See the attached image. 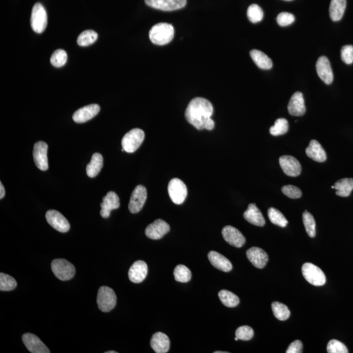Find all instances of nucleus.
<instances>
[{
  "label": "nucleus",
  "mask_w": 353,
  "mask_h": 353,
  "mask_svg": "<svg viewBox=\"0 0 353 353\" xmlns=\"http://www.w3.org/2000/svg\"><path fill=\"white\" fill-rule=\"evenodd\" d=\"M346 4V0H331L329 11L332 20L339 21L342 18L344 15Z\"/></svg>",
  "instance_id": "nucleus-29"
},
{
  "label": "nucleus",
  "mask_w": 353,
  "mask_h": 353,
  "mask_svg": "<svg viewBox=\"0 0 353 353\" xmlns=\"http://www.w3.org/2000/svg\"><path fill=\"white\" fill-rule=\"evenodd\" d=\"M45 217L48 223L56 230L62 233L67 232L69 230L70 224L68 221L60 212L56 210H49L46 213Z\"/></svg>",
  "instance_id": "nucleus-10"
},
{
  "label": "nucleus",
  "mask_w": 353,
  "mask_h": 353,
  "mask_svg": "<svg viewBox=\"0 0 353 353\" xmlns=\"http://www.w3.org/2000/svg\"><path fill=\"white\" fill-rule=\"evenodd\" d=\"M51 268L55 276L61 280L72 279L76 274V268L65 259H55L51 263Z\"/></svg>",
  "instance_id": "nucleus-6"
},
{
  "label": "nucleus",
  "mask_w": 353,
  "mask_h": 353,
  "mask_svg": "<svg viewBox=\"0 0 353 353\" xmlns=\"http://www.w3.org/2000/svg\"><path fill=\"white\" fill-rule=\"evenodd\" d=\"M244 217L249 223L257 226L265 225V219L260 209L254 203H251L244 214Z\"/></svg>",
  "instance_id": "nucleus-23"
},
{
  "label": "nucleus",
  "mask_w": 353,
  "mask_h": 353,
  "mask_svg": "<svg viewBox=\"0 0 353 353\" xmlns=\"http://www.w3.org/2000/svg\"><path fill=\"white\" fill-rule=\"evenodd\" d=\"M223 238L229 244L235 247H242L245 244L244 235L237 228L231 226H226L222 230Z\"/></svg>",
  "instance_id": "nucleus-16"
},
{
  "label": "nucleus",
  "mask_w": 353,
  "mask_h": 353,
  "mask_svg": "<svg viewBox=\"0 0 353 353\" xmlns=\"http://www.w3.org/2000/svg\"><path fill=\"white\" fill-rule=\"evenodd\" d=\"M214 114L211 103L203 98H195L192 100L186 107L185 118L196 129H205L208 122Z\"/></svg>",
  "instance_id": "nucleus-1"
},
{
  "label": "nucleus",
  "mask_w": 353,
  "mask_h": 353,
  "mask_svg": "<svg viewBox=\"0 0 353 353\" xmlns=\"http://www.w3.org/2000/svg\"><path fill=\"white\" fill-rule=\"evenodd\" d=\"M101 211L100 215L103 218H109L112 210L118 209L120 207V201L117 195L114 192L110 191L107 195L103 198L101 203Z\"/></svg>",
  "instance_id": "nucleus-17"
},
{
  "label": "nucleus",
  "mask_w": 353,
  "mask_h": 353,
  "mask_svg": "<svg viewBox=\"0 0 353 353\" xmlns=\"http://www.w3.org/2000/svg\"><path fill=\"white\" fill-rule=\"evenodd\" d=\"M254 336L253 330L249 326L239 327L236 332V337L243 341L251 340Z\"/></svg>",
  "instance_id": "nucleus-41"
},
{
  "label": "nucleus",
  "mask_w": 353,
  "mask_h": 353,
  "mask_svg": "<svg viewBox=\"0 0 353 353\" xmlns=\"http://www.w3.org/2000/svg\"><path fill=\"white\" fill-rule=\"evenodd\" d=\"M327 352L328 353L349 352L346 346L341 341L336 340H332L329 341L327 345Z\"/></svg>",
  "instance_id": "nucleus-42"
},
{
  "label": "nucleus",
  "mask_w": 353,
  "mask_h": 353,
  "mask_svg": "<svg viewBox=\"0 0 353 353\" xmlns=\"http://www.w3.org/2000/svg\"><path fill=\"white\" fill-rule=\"evenodd\" d=\"M22 341L27 349L32 353H50L46 346L34 334L27 333L22 336Z\"/></svg>",
  "instance_id": "nucleus-15"
},
{
  "label": "nucleus",
  "mask_w": 353,
  "mask_h": 353,
  "mask_svg": "<svg viewBox=\"0 0 353 353\" xmlns=\"http://www.w3.org/2000/svg\"><path fill=\"white\" fill-rule=\"evenodd\" d=\"M250 55L257 66L260 67L261 69L268 70L272 68L273 66L272 60L266 54L254 49L250 52Z\"/></svg>",
  "instance_id": "nucleus-27"
},
{
  "label": "nucleus",
  "mask_w": 353,
  "mask_h": 353,
  "mask_svg": "<svg viewBox=\"0 0 353 353\" xmlns=\"http://www.w3.org/2000/svg\"><path fill=\"white\" fill-rule=\"evenodd\" d=\"M98 37L97 33L93 30H86L79 35L78 38H77V43L81 46L92 45L97 40Z\"/></svg>",
  "instance_id": "nucleus-34"
},
{
  "label": "nucleus",
  "mask_w": 353,
  "mask_h": 353,
  "mask_svg": "<svg viewBox=\"0 0 353 353\" xmlns=\"http://www.w3.org/2000/svg\"><path fill=\"white\" fill-rule=\"evenodd\" d=\"M147 197V192L146 187L138 185L135 187L131 196L129 205L130 211L132 214H137L144 207Z\"/></svg>",
  "instance_id": "nucleus-9"
},
{
  "label": "nucleus",
  "mask_w": 353,
  "mask_h": 353,
  "mask_svg": "<svg viewBox=\"0 0 353 353\" xmlns=\"http://www.w3.org/2000/svg\"><path fill=\"white\" fill-rule=\"evenodd\" d=\"M334 189H336V195L341 197H348L353 190V179L345 178L339 180L334 184Z\"/></svg>",
  "instance_id": "nucleus-30"
},
{
  "label": "nucleus",
  "mask_w": 353,
  "mask_h": 353,
  "mask_svg": "<svg viewBox=\"0 0 353 353\" xmlns=\"http://www.w3.org/2000/svg\"><path fill=\"white\" fill-rule=\"evenodd\" d=\"M281 191L285 196L292 199H298L302 195L300 189L293 185L284 186L282 187Z\"/></svg>",
  "instance_id": "nucleus-43"
},
{
  "label": "nucleus",
  "mask_w": 353,
  "mask_h": 353,
  "mask_svg": "<svg viewBox=\"0 0 353 353\" xmlns=\"http://www.w3.org/2000/svg\"><path fill=\"white\" fill-rule=\"evenodd\" d=\"M145 139V133L139 128L131 130L122 139V147L126 153H133L141 146Z\"/></svg>",
  "instance_id": "nucleus-3"
},
{
  "label": "nucleus",
  "mask_w": 353,
  "mask_h": 353,
  "mask_svg": "<svg viewBox=\"0 0 353 353\" xmlns=\"http://www.w3.org/2000/svg\"><path fill=\"white\" fill-rule=\"evenodd\" d=\"M247 258L252 265L257 268L263 269L268 261V255L263 249L259 247H252L246 252Z\"/></svg>",
  "instance_id": "nucleus-20"
},
{
  "label": "nucleus",
  "mask_w": 353,
  "mask_h": 353,
  "mask_svg": "<svg viewBox=\"0 0 353 353\" xmlns=\"http://www.w3.org/2000/svg\"><path fill=\"white\" fill-rule=\"evenodd\" d=\"M98 308L103 312H111L116 303V296L113 289L108 287H102L98 290L97 296Z\"/></svg>",
  "instance_id": "nucleus-4"
},
{
  "label": "nucleus",
  "mask_w": 353,
  "mask_h": 353,
  "mask_svg": "<svg viewBox=\"0 0 353 353\" xmlns=\"http://www.w3.org/2000/svg\"><path fill=\"white\" fill-rule=\"evenodd\" d=\"M341 57L345 64H351L353 63V46H343L341 50Z\"/></svg>",
  "instance_id": "nucleus-44"
},
{
  "label": "nucleus",
  "mask_w": 353,
  "mask_h": 353,
  "mask_svg": "<svg viewBox=\"0 0 353 353\" xmlns=\"http://www.w3.org/2000/svg\"><path fill=\"white\" fill-rule=\"evenodd\" d=\"M48 145L44 142H38L34 145L33 156L36 167L41 171L49 169L48 157Z\"/></svg>",
  "instance_id": "nucleus-11"
},
{
  "label": "nucleus",
  "mask_w": 353,
  "mask_h": 353,
  "mask_svg": "<svg viewBox=\"0 0 353 353\" xmlns=\"http://www.w3.org/2000/svg\"><path fill=\"white\" fill-rule=\"evenodd\" d=\"M106 353H117V352L116 351H113V350H111V351H107Z\"/></svg>",
  "instance_id": "nucleus-48"
},
{
  "label": "nucleus",
  "mask_w": 353,
  "mask_h": 353,
  "mask_svg": "<svg viewBox=\"0 0 353 353\" xmlns=\"http://www.w3.org/2000/svg\"><path fill=\"white\" fill-rule=\"evenodd\" d=\"M174 274L175 280L180 283L190 281L192 277L191 270L185 266L181 265V264L175 267Z\"/></svg>",
  "instance_id": "nucleus-37"
},
{
  "label": "nucleus",
  "mask_w": 353,
  "mask_h": 353,
  "mask_svg": "<svg viewBox=\"0 0 353 353\" xmlns=\"http://www.w3.org/2000/svg\"><path fill=\"white\" fill-rule=\"evenodd\" d=\"M5 195H6V191H5L4 186L2 182L0 183V199H3Z\"/></svg>",
  "instance_id": "nucleus-47"
},
{
  "label": "nucleus",
  "mask_w": 353,
  "mask_h": 353,
  "mask_svg": "<svg viewBox=\"0 0 353 353\" xmlns=\"http://www.w3.org/2000/svg\"><path fill=\"white\" fill-rule=\"evenodd\" d=\"M17 286V283L13 277L6 273H0V290L1 291H11Z\"/></svg>",
  "instance_id": "nucleus-38"
},
{
  "label": "nucleus",
  "mask_w": 353,
  "mask_h": 353,
  "mask_svg": "<svg viewBox=\"0 0 353 353\" xmlns=\"http://www.w3.org/2000/svg\"><path fill=\"white\" fill-rule=\"evenodd\" d=\"M210 263L215 268L224 272H229L232 270V264L225 256L216 251H210L208 254Z\"/></svg>",
  "instance_id": "nucleus-25"
},
{
  "label": "nucleus",
  "mask_w": 353,
  "mask_h": 353,
  "mask_svg": "<svg viewBox=\"0 0 353 353\" xmlns=\"http://www.w3.org/2000/svg\"><path fill=\"white\" fill-rule=\"evenodd\" d=\"M295 20V17L290 13L284 12L279 14L277 17V22L280 27H287L291 25Z\"/></svg>",
  "instance_id": "nucleus-45"
},
{
  "label": "nucleus",
  "mask_w": 353,
  "mask_h": 353,
  "mask_svg": "<svg viewBox=\"0 0 353 353\" xmlns=\"http://www.w3.org/2000/svg\"><path fill=\"white\" fill-rule=\"evenodd\" d=\"M67 55L63 49H57L53 53L51 58V63L56 67H62L67 62Z\"/></svg>",
  "instance_id": "nucleus-40"
},
{
  "label": "nucleus",
  "mask_w": 353,
  "mask_h": 353,
  "mask_svg": "<svg viewBox=\"0 0 353 353\" xmlns=\"http://www.w3.org/2000/svg\"><path fill=\"white\" fill-rule=\"evenodd\" d=\"M303 352V343L300 340H295L289 345L287 353H301Z\"/></svg>",
  "instance_id": "nucleus-46"
},
{
  "label": "nucleus",
  "mask_w": 353,
  "mask_h": 353,
  "mask_svg": "<svg viewBox=\"0 0 353 353\" xmlns=\"http://www.w3.org/2000/svg\"><path fill=\"white\" fill-rule=\"evenodd\" d=\"M302 274L308 283L315 287H321L326 284V276L319 267L312 263H305L302 266Z\"/></svg>",
  "instance_id": "nucleus-7"
},
{
  "label": "nucleus",
  "mask_w": 353,
  "mask_h": 353,
  "mask_svg": "<svg viewBox=\"0 0 353 353\" xmlns=\"http://www.w3.org/2000/svg\"><path fill=\"white\" fill-rule=\"evenodd\" d=\"M219 297L221 302L228 308H235L240 303L239 297L226 290L220 291Z\"/></svg>",
  "instance_id": "nucleus-31"
},
{
  "label": "nucleus",
  "mask_w": 353,
  "mask_h": 353,
  "mask_svg": "<svg viewBox=\"0 0 353 353\" xmlns=\"http://www.w3.org/2000/svg\"><path fill=\"white\" fill-rule=\"evenodd\" d=\"M272 308L273 315L279 321H286L291 315L289 308L284 303L274 301L272 303Z\"/></svg>",
  "instance_id": "nucleus-33"
},
{
  "label": "nucleus",
  "mask_w": 353,
  "mask_h": 353,
  "mask_svg": "<svg viewBox=\"0 0 353 353\" xmlns=\"http://www.w3.org/2000/svg\"><path fill=\"white\" fill-rule=\"evenodd\" d=\"M305 153L308 157L316 162H324L326 160V152L317 140L313 139L310 142Z\"/></svg>",
  "instance_id": "nucleus-26"
},
{
  "label": "nucleus",
  "mask_w": 353,
  "mask_h": 353,
  "mask_svg": "<svg viewBox=\"0 0 353 353\" xmlns=\"http://www.w3.org/2000/svg\"><path fill=\"white\" fill-rule=\"evenodd\" d=\"M151 345L156 353H167L170 349V339L165 334L156 333L151 338Z\"/></svg>",
  "instance_id": "nucleus-24"
},
{
  "label": "nucleus",
  "mask_w": 353,
  "mask_h": 353,
  "mask_svg": "<svg viewBox=\"0 0 353 353\" xmlns=\"http://www.w3.org/2000/svg\"><path fill=\"white\" fill-rule=\"evenodd\" d=\"M147 6L158 10L172 11L183 8L186 0H145Z\"/></svg>",
  "instance_id": "nucleus-12"
},
{
  "label": "nucleus",
  "mask_w": 353,
  "mask_h": 353,
  "mask_svg": "<svg viewBox=\"0 0 353 353\" xmlns=\"http://www.w3.org/2000/svg\"><path fill=\"white\" fill-rule=\"evenodd\" d=\"M100 111V107L98 104L88 105L79 109L75 112L73 120L77 123H84L90 121L97 116Z\"/></svg>",
  "instance_id": "nucleus-18"
},
{
  "label": "nucleus",
  "mask_w": 353,
  "mask_h": 353,
  "mask_svg": "<svg viewBox=\"0 0 353 353\" xmlns=\"http://www.w3.org/2000/svg\"><path fill=\"white\" fill-rule=\"evenodd\" d=\"M289 130V123L286 119L280 118L277 119L275 125L270 129V134L273 136H278L286 134Z\"/></svg>",
  "instance_id": "nucleus-36"
},
{
  "label": "nucleus",
  "mask_w": 353,
  "mask_h": 353,
  "mask_svg": "<svg viewBox=\"0 0 353 353\" xmlns=\"http://www.w3.org/2000/svg\"><path fill=\"white\" fill-rule=\"evenodd\" d=\"M279 164L285 174L290 177H297L301 172L300 163L292 156L285 155L279 158Z\"/></svg>",
  "instance_id": "nucleus-14"
},
{
  "label": "nucleus",
  "mask_w": 353,
  "mask_h": 353,
  "mask_svg": "<svg viewBox=\"0 0 353 353\" xmlns=\"http://www.w3.org/2000/svg\"><path fill=\"white\" fill-rule=\"evenodd\" d=\"M104 158L101 154L95 153L91 158L90 162L86 167V174L88 176L93 178L97 177L103 167Z\"/></svg>",
  "instance_id": "nucleus-28"
},
{
  "label": "nucleus",
  "mask_w": 353,
  "mask_h": 353,
  "mask_svg": "<svg viewBox=\"0 0 353 353\" xmlns=\"http://www.w3.org/2000/svg\"><path fill=\"white\" fill-rule=\"evenodd\" d=\"M171 200L177 205L182 204L186 200L187 187L181 179L174 178L170 181L168 187Z\"/></svg>",
  "instance_id": "nucleus-8"
},
{
  "label": "nucleus",
  "mask_w": 353,
  "mask_h": 353,
  "mask_svg": "<svg viewBox=\"0 0 353 353\" xmlns=\"http://www.w3.org/2000/svg\"><path fill=\"white\" fill-rule=\"evenodd\" d=\"M174 37V27L168 23H158L154 25L149 32L150 40L157 45H167L172 41Z\"/></svg>",
  "instance_id": "nucleus-2"
},
{
  "label": "nucleus",
  "mask_w": 353,
  "mask_h": 353,
  "mask_svg": "<svg viewBox=\"0 0 353 353\" xmlns=\"http://www.w3.org/2000/svg\"><path fill=\"white\" fill-rule=\"evenodd\" d=\"M268 215L270 221L275 225L285 228L288 224V221L285 218L284 215L275 208H270L268 209Z\"/></svg>",
  "instance_id": "nucleus-32"
},
{
  "label": "nucleus",
  "mask_w": 353,
  "mask_h": 353,
  "mask_svg": "<svg viewBox=\"0 0 353 353\" xmlns=\"http://www.w3.org/2000/svg\"><path fill=\"white\" fill-rule=\"evenodd\" d=\"M318 76L326 85L333 83L334 75L331 63L326 57H321L318 59L316 64Z\"/></svg>",
  "instance_id": "nucleus-19"
},
{
  "label": "nucleus",
  "mask_w": 353,
  "mask_h": 353,
  "mask_svg": "<svg viewBox=\"0 0 353 353\" xmlns=\"http://www.w3.org/2000/svg\"><path fill=\"white\" fill-rule=\"evenodd\" d=\"M30 22L35 32L41 34L45 31L48 26V14L43 5L37 3L33 7Z\"/></svg>",
  "instance_id": "nucleus-5"
},
{
  "label": "nucleus",
  "mask_w": 353,
  "mask_h": 353,
  "mask_svg": "<svg viewBox=\"0 0 353 353\" xmlns=\"http://www.w3.org/2000/svg\"><path fill=\"white\" fill-rule=\"evenodd\" d=\"M170 230V225L167 222L162 219H157L147 226L146 234L151 240H157L162 238Z\"/></svg>",
  "instance_id": "nucleus-13"
},
{
  "label": "nucleus",
  "mask_w": 353,
  "mask_h": 353,
  "mask_svg": "<svg viewBox=\"0 0 353 353\" xmlns=\"http://www.w3.org/2000/svg\"><path fill=\"white\" fill-rule=\"evenodd\" d=\"M303 223L304 224L306 232L310 238H314L316 235V223L313 215L307 211L303 213Z\"/></svg>",
  "instance_id": "nucleus-35"
},
{
  "label": "nucleus",
  "mask_w": 353,
  "mask_h": 353,
  "mask_svg": "<svg viewBox=\"0 0 353 353\" xmlns=\"http://www.w3.org/2000/svg\"><path fill=\"white\" fill-rule=\"evenodd\" d=\"M247 16L252 23H258L263 20L264 12L260 6L252 4L247 9Z\"/></svg>",
  "instance_id": "nucleus-39"
},
{
  "label": "nucleus",
  "mask_w": 353,
  "mask_h": 353,
  "mask_svg": "<svg viewBox=\"0 0 353 353\" xmlns=\"http://www.w3.org/2000/svg\"><path fill=\"white\" fill-rule=\"evenodd\" d=\"M215 353H227L228 352H224V351H215L214 352Z\"/></svg>",
  "instance_id": "nucleus-49"
},
{
  "label": "nucleus",
  "mask_w": 353,
  "mask_h": 353,
  "mask_svg": "<svg viewBox=\"0 0 353 353\" xmlns=\"http://www.w3.org/2000/svg\"><path fill=\"white\" fill-rule=\"evenodd\" d=\"M288 110L292 116H300L305 114L306 109L302 93L296 92L292 96L289 103Z\"/></svg>",
  "instance_id": "nucleus-22"
},
{
  "label": "nucleus",
  "mask_w": 353,
  "mask_h": 353,
  "mask_svg": "<svg viewBox=\"0 0 353 353\" xmlns=\"http://www.w3.org/2000/svg\"><path fill=\"white\" fill-rule=\"evenodd\" d=\"M148 267L147 264L144 261H138L131 266L128 272V277L132 283L140 284L146 279Z\"/></svg>",
  "instance_id": "nucleus-21"
}]
</instances>
